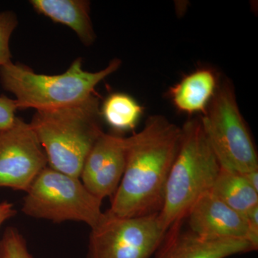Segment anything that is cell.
Listing matches in <instances>:
<instances>
[{"instance_id":"6da1fadb","label":"cell","mask_w":258,"mask_h":258,"mask_svg":"<svg viewBox=\"0 0 258 258\" xmlns=\"http://www.w3.org/2000/svg\"><path fill=\"white\" fill-rule=\"evenodd\" d=\"M181 135V127L164 115H154L140 132L127 137L124 173L108 211L120 217L160 212Z\"/></svg>"},{"instance_id":"7a4b0ae2","label":"cell","mask_w":258,"mask_h":258,"mask_svg":"<svg viewBox=\"0 0 258 258\" xmlns=\"http://www.w3.org/2000/svg\"><path fill=\"white\" fill-rule=\"evenodd\" d=\"M101 118L99 99L93 93L77 104L37 111L30 125L45 151L49 166L80 178L85 159L103 133Z\"/></svg>"},{"instance_id":"3957f363","label":"cell","mask_w":258,"mask_h":258,"mask_svg":"<svg viewBox=\"0 0 258 258\" xmlns=\"http://www.w3.org/2000/svg\"><path fill=\"white\" fill-rule=\"evenodd\" d=\"M179 151L166 184L159 215L166 232L183 222L199 199L210 192L221 166L204 132L200 117L181 127Z\"/></svg>"},{"instance_id":"277c9868","label":"cell","mask_w":258,"mask_h":258,"mask_svg":"<svg viewBox=\"0 0 258 258\" xmlns=\"http://www.w3.org/2000/svg\"><path fill=\"white\" fill-rule=\"evenodd\" d=\"M120 64L119 59H113L104 69L88 72L83 69L82 59L77 58L63 74L48 76L11 61L0 67V82L5 91L15 95L18 109H57L91 96L97 85L118 71Z\"/></svg>"},{"instance_id":"5b68a950","label":"cell","mask_w":258,"mask_h":258,"mask_svg":"<svg viewBox=\"0 0 258 258\" xmlns=\"http://www.w3.org/2000/svg\"><path fill=\"white\" fill-rule=\"evenodd\" d=\"M200 118L222 169L240 174L258 170L257 151L241 114L232 83L227 80L220 83Z\"/></svg>"},{"instance_id":"8992f818","label":"cell","mask_w":258,"mask_h":258,"mask_svg":"<svg viewBox=\"0 0 258 258\" xmlns=\"http://www.w3.org/2000/svg\"><path fill=\"white\" fill-rule=\"evenodd\" d=\"M101 205L80 178L47 166L27 191L22 211L34 218L58 223L82 222L93 228L103 217Z\"/></svg>"},{"instance_id":"52a82bcc","label":"cell","mask_w":258,"mask_h":258,"mask_svg":"<svg viewBox=\"0 0 258 258\" xmlns=\"http://www.w3.org/2000/svg\"><path fill=\"white\" fill-rule=\"evenodd\" d=\"M159 214L120 217L108 210L91 228L86 258H149L155 253L166 232Z\"/></svg>"},{"instance_id":"ba28073f","label":"cell","mask_w":258,"mask_h":258,"mask_svg":"<svg viewBox=\"0 0 258 258\" xmlns=\"http://www.w3.org/2000/svg\"><path fill=\"white\" fill-rule=\"evenodd\" d=\"M47 164L30 123L17 117L11 128L0 132V187L27 192Z\"/></svg>"},{"instance_id":"9c48e42d","label":"cell","mask_w":258,"mask_h":258,"mask_svg":"<svg viewBox=\"0 0 258 258\" xmlns=\"http://www.w3.org/2000/svg\"><path fill=\"white\" fill-rule=\"evenodd\" d=\"M126 163V138L103 134L85 159L81 182L93 196L103 201L113 197L123 177Z\"/></svg>"},{"instance_id":"30bf717a","label":"cell","mask_w":258,"mask_h":258,"mask_svg":"<svg viewBox=\"0 0 258 258\" xmlns=\"http://www.w3.org/2000/svg\"><path fill=\"white\" fill-rule=\"evenodd\" d=\"M182 222L166 232L154 258H227L256 251L248 241L209 238L181 228Z\"/></svg>"},{"instance_id":"8fae6325","label":"cell","mask_w":258,"mask_h":258,"mask_svg":"<svg viewBox=\"0 0 258 258\" xmlns=\"http://www.w3.org/2000/svg\"><path fill=\"white\" fill-rule=\"evenodd\" d=\"M186 218L189 230L199 235L209 238L237 239L249 242L245 215L227 206L211 191L199 199Z\"/></svg>"},{"instance_id":"7c38bea8","label":"cell","mask_w":258,"mask_h":258,"mask_svg":"<svg viewBox=\"0 0 258 258\" xmlns=\"http://www.w3.org/2000/svg\"><path fill=\"white\" fill-rule=\"evenodd\" d=\"M216 73L200 69L183 78L170 88L169 96L176 109L189 115L206 111L220 86Z\"/></svg>"},{"instance_id":"4fadbf2b","label":"cell","mask_w":258,"mask_h":258,"mask_svg":"<svg viewBox=\"0 0 258 258\" xmlns=\"http://www.w3.org/2000/svg\"><path fill=\"white\" fill-rule=\"evenodd\" d=\"M34 10L55 23L62 24L76 32L86 46L94 43L96 35L93 29L87 0H31Z\"/></svg>"},{"instance_id":"5bb4252c","label":"cell","mask_w":258,"mask_h":258,"mask_svg":"<svg viewBox=\"0 0 258 258\" xmlns=\"http://www.w3.org/2000/svg\"><path fill=\"white\" fill-rule=\"evenodd\" d=\"M211 192L242 215L258 206V191L250 186L243 174L235 171L221 168Z\"/></svg>"},{"instance_id":"9a60e30c","label":"cell","mask_w":258,"mask_h":258,"mask_svg":"<svg viewBox=\"0 0 258 258\" xmlns=\"http://www.w3.org/2000/svg\"><path fill=\"white\" fill-rule=\"evenodd\" d=\"M101 111L102 117L112 128L125 132L137 126L143 108L129 95L115 93L106 98Z\"/></svg>"},{"instance_id":"2e32d148","label":"cell","mask_w":258,"mask_h":258,"mask_svg":"<svg viewBox=\"0 0 258 258\" xmlns=\"http://www.w3.org/2000/svg\"><path fill=\"white\" fill-rule=\"evenodd\" d=\"M0 258H34L30 253L26 240L18 229L9 227L0 240Z\"/></svg>"},{"instance_id":"e0dca14e","label":"cell","mask_w":258,"mask_h":258,"mask_svg":"<svg viewBox=\"0 0 258 258\" xmlns=\"http://www.w3.org/2000/svg\"><path fill=\"white\" fill-rule=\"evenodd\" d=\"M18 25V17L14 12L0 13V67L12 61L10 40Z\"/></svg>"},{"instance_id":"ac0fdd59","label":"cell","mask_w":258,"mask_h":258,"mask_svg":"<svg viewBox=\"0 0 258 258\" xmlns=\"http://www.w3.org/2000/svg\"><path fill=\"white\" fill-rule=\"evenodd\" d=\"M17 110L18 107L15 100L6 96H0V132L13 126L17 118Z\"/></svg>"},{"instance_id":"d6986e66","label":"cell","mask_w":258,"mask_h":258,"mask_svg":"<svg viewBox=\"0 0 258 258\" xmlns=\"http://www.w3.org/2000/svg\"><path fill=\"white\" fill-rule=\"evenodd\" d=\"M248 226L249 241L254 248H258V206L245 215Z\"/></svg>"},{"instance_id":"ffe728a7","label":"cell","mask_w":258,"mask_h":258,"mask_svg":"<svg viewBox=\"0 0 258 258\" xmlns=\"http://www.w3.org/2000/svg\"><path fill=\"white\" fill-rule=\"evenodd\" d=\"M16 214L17 210L13 203L7 201L0 203V227L7 220L15 217Z\"/></svg>"},{"instance_id":"44dd1931","label":"cell","mask_w":258,"mask_h":258,"mask_svg":"<svg viewBox=\"0 0 258 258\" xmlns=\"http://www.w3.org/2000/svg\"><path fill=\"white\" fill-rule=\"evenodd\" d=\"M248 181L250 186L258 191V170L249 171V172L242 174Z\"/></svg>"}]
</instances>
